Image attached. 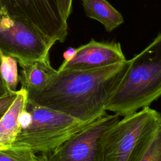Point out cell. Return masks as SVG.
<instances>
[{"label": "cell", "mask_w": 161, "mask_h": 161, "mask_svg": "<svg viewBox=\"0 0 161 161\" xmlns=\"http://www.w3.org/2000/svg\"><path fill=\"white\" fill-rule=\"evenodd\" d=\"M75 53V48H69L68 49H67L63 54V57L64 58V60L63 62H67L69 61L70 59H72Z\"/></svg>", "instance_id": "obj_17"}, {"label": "cell", "mask_w": 161, "mask_h": 161, "mask_svg": "<svg viewBox=\"0 0 161 161\" xmlns=\"http://www.w3.org/2000/svg\"><path fill=\"white\" fill-rule=\"evenodd\" d=\"M21 67L19 80L21 88L25 89L28 95L42 91L57 74L50 62L49 56L33 61H18Z\"/></svg>", "instance_id": "obj_9"}, {"label": "cell", "mask_w": 161, "mask_h": 161, "mask_svg": "<svg viewBox=\"0 0 161 161\" xmlns=\"http://www.w3.org/2000/svg\"><path fill=\"white\" fill-rule=\"evenodd\" d=\"M57 2L63 17L67 21L72 11V0H57Z\"/></svg>", "instance_id": "obj_16"}, {"label": "cell", "mask_w": 161, "mask_h": 161, "mask_svg": "<svg viewBox=\"0 0 161 161\" xmlns=\"http://www.w3.org/2000/svg\"><path fill=\"white\" fill-rule=\"evenodd\" d=\"M127 63L128 60L91 70H57L42 91L28 95V99L82 122L91 123L106 113V104L123 76Z\"/></svg>", "instance_id": "obj_1"}, {"label": "cell", "mask_w": 161, "mask_h": 161, "mask_svg": "<svg viewBox=\"0 0 161 161\" xmlns=\"http://www.w3.org/2000/svg\"><path fill=\"white\" fill-rule=\"evenodd\" d=\"M0 8L10 16L33 26L51 45L64 42L68 25L57 0H0Z\"/></svg>", "instance_id": "obj_6"}, {"label": "cell", "mask_w": 161, "mask_h": 161, "mask_svg": "<svg viewBox=\"0 0 161 161\" xmlns=\"http://www.w3.org/2000/svg\"><path fill=\"white\" fill-rule=\"evenodd\" d=\"M18 91L10 92L0 97V119L15 100Z\"/></svg>", "instance_id": "obj_15"}, {"label": "cell", "mask_w": 161, "mask_h": 161, "mask_svg": "<svg viewBox=\"0 0 161 161\" xmlns=\"http://www.w3.org/2000/svg\"><path fill=\"white\" fill-rule=\"evenodd\" d=\"M126 60L119 42H97L92 39L75 48L72 59L62 62L58 70L96 69Z\"/></svg>", "instance_id": "obj_8"}, {"label": "cell", "mask_w": 161, "mask_h": 161, "mask_svg": "<svg viewBox=\"0 0 161 161\" xmlns=\"http://www.w3.org/2000/svg\"><path fill=\"white\" fill-rule=\"evenodd\" d=\"M0 161H42L40 156L26 148L8 147L0 148Z\"/></svg>", "instance_id": "obj_13"}, {"label": "cell", "mask_w": 161, "mask_h": 161, "mask_svg": "<svg viewBox=\"0 0 161 161\" xmlns=\"http://www.w3.org/2000/svg\"><path fill=\"white\" fill-rule=\"evenodd\" d=\"M160 123V113L149 106L124 116L106 135L103 161H138Z\"/></svg>", "instance_id": "obj_4"}, {"label": "cell", "mask_w": 161, "mask_h": 161, "mask_svg": "<svg viewBox=\"0 0 161 161\" xmlns=\"http://www.w3.org/2000/svg\"><path fill=\"white\" fill-rule=\"evenodd\" d=\"M19 121L20 130L11 147L42 153L54 150L91 123L39 106L28 99Z\"/></svg>", "instance_id": "obj_3"}, {"label": "cell", "mask_w": 161, "mask_h": 161, "mask_svg": "<svg viewBox=\"0 0 161 161\" xmlns=\"http://www.w3.org/2000/svg\"><path fill=\"white\" fill-rule=\"evenodd\" d=\"M28 101L26 91L21 88L16 97L0 119V148L11 147L20 130L19 116Z\"/></svg>", "instance_id": "obj_10"}, {"label": "cell", "mask_w": 161, "mask_h": 161, "mask_svg": "<svg viewBox=\"0 0 161 161\" xmlns=\"http://www.w3.org/2000/svg\"><path fill=\"white\" fill-rule=\"evenodd\" d=\"M87 17L100 22L111 32L124 22L122 14L106 0H82Z\"/></svg>", "instance_id": "obj_11"}, {"label": "cell", "mask_w": 161, "mask_h": 161, "mask_svg": "<svg viewBox=\"0 0 161 161\" xmlns=\"http://www.w3.org/2000/svg\"><path fill=\"white\" fill-rule=\"evenodd\" d=\"M10 92L11 91H9V90L8 89L0 72V97H3V96L7 94Z\"/></svg>", "instance_id": "obj_18"}, {"label": "cell", "mask_w": 161, "mask_h": 161, "mask_svg": "<svg viewBox=\"0 0 161 161\" xmlns=\"http://www.w3.org/2000/svg\"><path fill=\"white\" fill-rule=\"evenodd\" d=\"M16 58L6 55L0 51V72L8 89L11 92L16 91L19 80Z\"/></svg>", "instance_id": "obj_12"}, {"label": "cell", "mask_w": 161, "mask_h": 161, "mask_svg": "<svg viewBox=\"0 0 161 161\" xmlns=\"http://www.w3.org/2000/svg\"><path fill=\"white\" fill-rule=\"evenodd\" d=\"M161 96V33L128 60L127 67L106 106L119 116L149 106Z\"/></svg>", "instance_id": "obj_2"}, {"label": "cell", "mask_w": 161, "mask_h": 161, "mask_svg": "<svg viewBox=\"0 0 161 161\" xmlns=\"http://www.w3.org/2000/svg\"><path fill=\"white\" fill-rule=\"evenodd\" d=\"M138 161H161V123Z\"/></svg>", "instance_id": "obj_14"}, {"label": "cell", "mask_w": 161, "mask_h": 161, "mask_svg": "<svg viewBox=\"0 0 161 161\" xmlns=\"http://www.w3.org/2000/svg\"><path fill=\"white\" fill-rule=\"evenodd\" d=\"M106 113L64 142L54 150L43 153L42 161H103V143L108 131L119 119Z\"/></svg>", "instance_id": "obj_5"}, {"label": "cell", "mask_w": 161, "mask_h": 161, "mask_svg": "<svg viewBox=\"0 0 161 161\" xmlns=\"http://www.w3.org/2000/svg\"><path fill=\"white\" fill-rule=\"evenodd\" d=\"M52 46L31 25L0 8V51L3 53L18 61H33L48 57Z\"/></svg>", "instance_id": "obj_7"}]
</instances>
